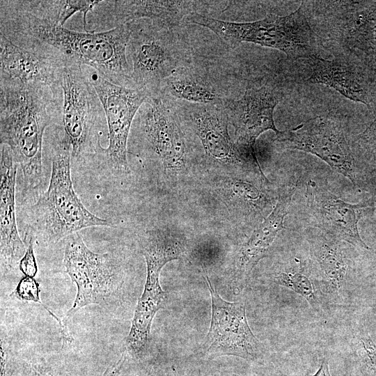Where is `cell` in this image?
Wrapping results in <instances>:
<instances>
[{
	"label": "cell",
	"instance_id": "cell-1",
	"mask_svg": "<svg viewBox=\"0 0 376 376\" xmlns=\"http://www.w3.org/2000/svg\"><path fill=\"white\" fill-rule=\"evenodd\" d=\"M0 33L64 68L86 65L109 82L132 88L126 56L130 23L102 32H79L59 24L40 1L1 0Z\"/></svg>",
	"mask_w": 376,
	"mask_h": 376
},
{
	"label": "cell",
	"instance_id": "cell-2",
	"mask_svg": "<svg viewBox=\"0 0 376 376\" xmlns=\"http://www.w3.org/2000/svg\"><path fill=\"white\" fill-rule=\"evenodd\" d=\"M62 86L24 83L0 75V141L19 165L24 186L42 181V141L51 125L62 124Z\"/></svg>",
	"mask_w": 376,
	"mask_h": 376
},
{
	"label": "cell",
	"instance_id": "cell-3",
	"mask_svg": "<svg viewBox=\"0 0 376 376\" xmlns=\"http://www.w3.org/2000/svg\"><path fill=\"white\" fill-rule=\"evenodd\" d=\"M52 144V173L47 189L31 207L29 235L47 244L56 243L84 228L109 226L84 205L75 193L70 173L72 147L61 125H55Z\"/></svg>",
	"mask_w": 376,
	"mask_h": 376
},
{
	"label": "cell",
	"instance_id": "cell-4",
	"mask_svg": "<svg viewBox=\"0 0 376 376\" xmlns=\"http://www.w3.org/2000/svg\"><path fill=\"white\" fill-rule=\"evenodd\" d=\"M186 22L208 29L230 47L247 42L280 50L293 60L319 56V38L304 14L302 4L288 15L269 14L254 22H228L196 13L189 15Z\"/></svg>",
	"mask_w": 376,
	"mask_h": 376
},
{
	"label": "cell",
	"instance_id": "cell-5",
	"mask_svg": "<svg viewBox=\"0 0 376 376\" xmlns=\"http://www.w3.org/2000/svg\"><path fill=\"white\" fill-rule=\"evenodd\" d=\"M131 34L126 49L132 88L150 96L178 68L193 62L191 49L180 28L162 27L149 19L129 22Z\"/></svg>",
	"mask_w": 376,
	"mask_h": 376
},
{
	"label": "cell",
	"instance_id": "cell-6",
	"mask_svg": "<svg viewBox=\"0 0 376 376\" xmlns=\"http://www.w3.org/2000/svg\"><path fill=\"white\" fill-rule=\"evenodd\" d=\"M61 86V126L72 147V159L81 160L102 148V128L107 122L104 110L81 65L72 64L64 68Z\"/></svg>",
	"mask_w": 376,
	"mask_h": 376
},
{
	"label": "cell",
	"instance_id": "cell-7",
	"mask_svg": "<svg viewBox=\"0 0 376 376\" xmlns=\"http://www.w3.org/2000/svg\"><path fill=\"white\" fill-rule=\"evenodd\" d=\"M69 237L64 265L77 290L67 318L88 305L109 304L118 294L123 283L120 265L113 256L91 251L78 233Z\"/></svg>",
	"mask_w": 376,
	"mask_h": 376
},
{
	"label": "cell",
	"instance_id": "cell-8",
	"mask_svg": "<svg viewBox=\"0 0 376 376\" xmlns=\"http://www.w3.org/2000/svg\"><path fill=\"white\" fill-rule=\"evenodd\" d=\"M203 277L212 299L210 326L203 345V358L211 360L229 355L249 361L258 360L262 354L261 344L249 326L244 301L224 300L210 278L207 275Z\"/></svg>",
	"mask_w": 376,
	"mask_h": 376
},
{
	"label": "cell",
	"instance_id": "cell-9",
	"mask_svg": "<svg viewBox=\"0 0 376 376\" xmlns=\"http://www.w3.org/2000/svg\"><path fill=\"white\" fill-rule=\"evenodd\" d=\"M210 1L172 0H103L86 17V29L102 32L139 19H149L168 29H177L191 15L206 8Z\"/></svg>",
	"mask_w": 376,
	"mask_h": 376
},
{
	"label": "cell",
	"instance_id": "cell-10",
	"mask_svg": "<svg viewBox=\"0 0 376 376\" xmlns=\"http://www.w3.org/2000/svg\"><path fill=\"white\" fill-rule=\"evenodd\" d=\"M275 141L284 149L316 155L333 170L355 184L354 157L341 127L326 117L312 118L297 127L276 134Z\"/></svg>",
	"mask_w": 376,
	"mask_h": 376
},
{
	"label": "cell",
	"instance_id": "cell-11",
	"mask_svg": "<svg viewBox=\"0 0 376 376\" xmlns=\"http://www.w3.org/2000/svg\"><path fill=\"white\" fill-rule=\"evenodd\" d=\"M103 106L107 127L109 146L102 148L109 166L127 172V141L134 119L149 97L143 91L116 85L100 75L90 78Z\"/></svg>",
	"mask_w": 376,
	"mask_h": 376
},
{
	"label": "cell",
	"instance_id": "cell-12",
	"mask_svg": "<svg viewBox=\"0 0 376 376\" xmlns=\"http://www.w3.org/2000/svg\"><path fill=\"white\" fill-rule=\"evenodd\" d=\"M324 24L332 39L370 62H376V1H328Z\"/></svg>",
	"mask_w": 376,
	"mask_h": 376
},
{
	"label": "cell",
	"instance_id": "cell-13",
	"mask_svg": "<svg viewBox=\"0 0 376 376\" xmlns=\"http://www.w3.org/2000/svg\"><path fill=\"white\" fill-rule=\"evenodd\" d=\"M134 120L138 122L142 135L165 169L183 165L187 146L182 122L172 100L159 94L148 97Z\"/></svg>",
	"mask_w": 376,
	"mask_h": 376
},
{
	"label": "cell",
	"instance_id": "cell-14",
	"mask_svg": "<svg viewBox=\"0 0 376 376\" xmlns=\"http://www.w3.org/2000/svg\"><path fill=\"white\" fill-rule=\"evenodd\" d=\"M280 100L279 92L269 85H250L240 99L230 98L224 105L228 122L235 128V144L241 152L252 157L260 169L255 143L267 130L279 133L274 121V111Z\"/></svg>",
	"mask_w": 376,
	"mask_h": 376
},
{
	"label": "cell",
	"instance_id": "cell-15",
	"mask_svg": "<svg viewBox=\"0 0 376 376\" xmlns=\"http://www.w3.org/2000/svg\"><path fill=\"white\" fill-rule=\"evenodd\" d=\"M143 256L146 263V279L125 338L123 352L127 359L130 358L134 363H143L148 352L152 320L157 311L163 308L166 300V292L159 283L160 272L171 261L170 255L160 249H148Z\"/></svg>",
	"mask_w": 376,
	"mask_h": 376
},
{
	"label": "cell",
	"instance_id": "cell-16",
	"mask_svg": "<svg viewBox=\"0 0 376 376\" xmlns=\"http://www.w3.org/2000/svg\"><path fill=\"white\" fill-rule=\"evenodd\" d=\"M368 204L346 203L315 182H308V211L317 227L334 240L345 241L354 246L369 249L358 229V222Z\"/></svg>",
	"mask_w": 376,
	"mask_h": 376
},
{
	"label": "cell",
	"instance_id": "cell-17",
	"mask_svg": "<svg viewBox=\"0 0 376 376\" xmlns=\"http://www.w3.org/2000/svg\"><path fill=\"white\" fill-rule=\"evenodd\" d=\"M173 102L182 121L199 138L209 157L224 162L240 161L241 152L228 132L229 122L224 106Z\"/></svg>",
	"mask_w": 376,
	"mask_h": 376
},
{
	"label": "cell",
	"instance_id": "cell-18",
	"mask_svg": "<svg viewBox=\"0 0 376 376\" xmlns=\"http://www.w3.org/2000/svg\"><path fill=\"white\" fill-rule=\"evenodd\" d=\"M295 189L281 194L270 214L253 231L249 240L240 248L235 261L231 288L239 294L246 286L250 274L258 263L266 256L278 232L284 229L283 221Z\"/></svg>",
	"mask_w": 376,
	"mask_h": 376
},
{
	"label": "cell",
	"instance_id": "cell-19",
	"mask_svg": "<svg viewBox=\"0 0 376 376\" xmlns=\"http://www.w3.org/2000/svg\"><path fill=\"white\" fill-rule=\"evenodd\" d=\"M0 165L1 265L10 270L19 263L27 246L19 235L16 223L15 194L17 164L5 145H1Z\"/></svg>",
	"mask_w": 376,
	"mask_h": 376
},
{
	"label": "cell",
	"instance_id": "cell-20",
	"mask_svg": "<svg viewBox=\"0 0 376 376\" xmlns=\"http://www.w3.org/2000/svg\"><path fill=\"white\" fill-rule=\"evenodd\" d=\"M159 95L173 101L203 105L224 106L230 99L208 70L193 62L164 80Z\"/></svg>",
	"mask_w": 376,
	"mask_h": 376
},
{
	"label": "cell",
	"instance_id": "cell-21",
	"mask_svg": "<svg viewBox=\"0 0 376 376\" xmlns=\"http://www.w3.org/2000/svg\"><path fill=\"white\" fill-rule=\"evenodd\" d=\"M305 83L319 84L334 89L344 97L369 107L364 81L350 64L338 60H327L320 56L299 59Z\"/></svg>",
	"mask_w": 376,
	"mask_h": 376
},
{
	"label": "cell",
	"instance_id": "cell-22",
	"mask_svg": "<svg viewBox=\"0 0 376 376\" xmlns=\"http://www.w3.org/2000/svg\"><path fill=\"white\" fill-rule=\"evenodd\" d=\"M0 75L24 83L61 86L64 67L22 49L0 33Z\"/></svg>",
	"mask_w": 376,
	"mask_h": 376
},
{
	"label": "cell",
	"instance_id": "cell-23",
	"mask_svg": "<svg viewBox=\"0 0 376 376\" xmlns=\"http://www.w3.org/2000/svg\"><path fill=\"white\" fill-rule=\"evenodd\" d=\"M315 253L328 288L338 290L344 283L347 269L339 247L333 241L322 240L317 244Z\"/></svg>",
	"mask_w": 376,
	"mask_h": 376
},
{
	"label": "cell",
	"instance_id": "cell-24",
	"mask_svg": "<svg viewBox=\"0 0 376 376\" xmlns=\"http://www.w3.org/2000/svg\"><path fill=\"white\" fill-rule=\"evenodd\" d=\"M14 376H78L65 366L47 361H18Z\"/></svg>",
	"mask_w": 376,
	"mask_h": 376
},
{
	"label": "cell",
	"instance_id": "cell-25",
	"mask_svg": "<svg viewBox=\"0 0 376 376\" xmlns=\"http://www.w3.org/2000/svg\"><path fill=\"white\" fill-rule=\"evenodd\" d=\"M10 297L20 301H32L42 305L53 318L58 321L63 338L67 340L70 338L71 336L68 332L66 325L40 301L39 283L34 278L24 276L19 281L15 289L10 293Z\"/></svg>",
	"mask_w": 376,
	"mask_h": 376
},
{
	"label": "cell",
	"instance_id": "cell-26",
	"mask_svg": "<svg viewBox=\"0 0 376 376\" xmlns=\"http://www.w3.org/2000/svg\"><path fill=\"white\" fill-rule=\"evenodd\" d=\"M274 281L288 288L305 298L313 306H317L316 297L309 279L301 273L280 272L273 278Z\"/></svg>",
	"mask_w": 376,
	"mask_h": 376
},
{
	"label": "cell",
	"instance_id": "cell-27",
	"mask_svg": "<svg viewBox=\"0 0 376 376\" xmlns=\"http://www.w3.org/2000/svg\"><path fill=\"white\" fill-rule=\"evenodd\" d=\"M0 355V376H14L18 361L8 338L3 335L2 332L1 334Z\"/></svg>",
	"mask_w": 376,
	"mask_h": 376
},
{
	"label": "cell",
	"instance_id": "cell-28",
	"mask_svg": "<svg viewBox=\"0 0 376 376\" xmlns=\"http://www.w3.org/2000/svg\"><path fill=\"white\" fill-rule=\"evenodd\" d=\"M27 238V249L19 263V268L25 276L33 278L38 272V266L33 246L34 237L29 235Z\"/></svg>",
	"mask_w": 376,
	"mask_h": 376
},
{
	"label": "cell",
	"instance_id": "cell-29",
	"mask_svg": "<svg viewBox=\"0 0 376 376\" xmlns=\"http://www.w3.org/2000/svg\"><path fill=\"white\" fill-rule=\"evenodd\" d=\"M359 345L368 369L376 376V345L369 336L359 338Z\"/></svg>",
	"mask_w": 376,
	"mask_h": 376
},
{
	"label": "cell",
	"instance_id": "cell-30",
	"mask_svg": "<svg viewBox=\"0 0 376 376\" xmlns=\"http://www.w3.org/2000/svg\"><path fill=\"white\" fill-rule=\"evenodd\" d=\"M357 141L363 148L376 150V117L366 129L359 135Z\"/></svg>",
	"mask_w": 376,
	"mask_h": 376
},
{
	"label": "cell",
	"instance_id": "cell-31",
	"mask_svg": "<svg viewBox=\"0 0 376 376\" xmlns=\"http://www.w3.org/2000/svg\"><path fill=\"white\" fill-rule=\"evenodd\" d=\"M120 376H161V375L152 364L134 363L125 373H121Z\"/></svg>",
	"mask_w": 376,
	"mask_h": 376
},
{
	"label": "cell",
	"instance_id": "cell-32",
	"mask_svg": "<svg viewBox=\"0 0 376 376\" xmlns=\"http://www.w3.org/2000/svg\"><path fill=\"white\" fill-rule=\"evenodd\" d=\"M127 360L126 354L123 352L118 361L108 367L102 376H120Z\"/></svg>",
	"mask_w": 376,
	"mask_h": 376
},
{
	"label": "cell",
	"instance_id": "cell-33",
	"mask_svg": "<svg viewBox=\"0 0 376 376\" xmlns=\"http://www.w3.org/2000/svg\"><path fill=\"white\" fill-rule=\"evenodd\" d=\"M368 188L370 191L376 210V166L368 173Z\"/></svg>",
	"mask_w": 376,
	"mask_h": 376
},
{
	"label": "cell",
	"instance_id": "cell-34",
	"mask_svg": "<svg viewBox=\"0 0 376 376\" xmlns=\"http://www.w3.org/2000/svg\"><path fill=\"white\" fill-rule=\"evenodd\" d=\"M313 376H331L329 365L324 359L322 361L318 370Z\"/></svg>",
	"mask_w": 376,
	"mask_h": 376
},
{
	"label": "cell",
	"instance_id": "cell-35",
	"mask_svg": "<svg viewBox=\"0 0 376 376\" xmlns=\"http://www.w3.org/2000/svg\"><path fill=\"white\" fill-rule=\"evenodd\" d=\"M172 376H180L174 367H172Z\"/></svg>",
	"mask_w": 376,
	"mask_h": 376
}]
</instances>
